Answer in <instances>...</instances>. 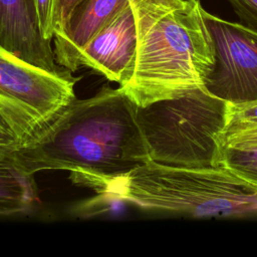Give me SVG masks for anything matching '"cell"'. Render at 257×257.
Returning a JSON list of instances; mask_svg holds the SVG:
<instances>
[{
  "label": "cell",
  "instance_id": "cell-1",
  "mask_svg": "<svg viewBox=\"0 0 257 257\" xmlns=\"http://www.w3.org/2000/svg\"><path fill=\"white\" fill-rule=\"evenodd\" d=\"M137 106L120 87L105 84L88 98L74 97L39 138L13 155L33 176L41 171L126 173L150 161Z\"/></svg>",
  "mask_w": 257,
  "mask_h": 257
},
{
  "label": "cell",
  "instance_id": "cell-2",
  "mask_svg": "<svg viewBox=\"0 0 257 257\" xmlns=\"http://www.w3.org/2000/svg\"><path fill=\"white\" fill-rule=\"evenodd\" d=\"M134 6L136 65L132 79L118 87L146 106L205 86L216 57L200 0H142Z\"/></svg>",
  "mask_w": 257,
  "mask_h": 257
},
{
  "label": "cell",
  "instance_id": "cell-3",
  "mask_svg": "<svg viewBox=\"0 0 257 257\" xmlns=\"http://www.w3.org/2000/svg\"><path fill=\"white\" fill-rule=\"evenodd\" d=\"M69 179L95 193L90 207L118 201L193 218H257V186L225 166L180 168L150 160L118 175L69 173Z\"/></svg>",
  "mask_w": 257,
  "mask_h": 257
},
{
  "label": "cell",
  "instance_id": "cell-4",
  "mask_svg": "<svg viewBox=\"0 0 257 257\" xmlns=\"http://www.w3.org/2000/svg\"><path fill=\"white\" fill-rule=\"evenodd\" d=\"M226 107L205 86L137 106L150 160L180 168L223 166Z\"/></svg>",
  "mask_w": 257,
  "mask_h": 257
},
{
  "label": "cell",
  "instance_id": "cell-5",
  "mask_svg": "<svg viewBox=\"0 0 257 257\" xmlns=\"http://www.w3.org/2000/svg\"><path fill=\"white\" fill-rule=\"evenodd\" d=\"M77 77L51 73L20 60L0 45V119L19 148L30 144L74 98Z\"/></svg>",
  "mask_w": 257,
  "mask_h": 257
},
{
  "label": "cell",
  "instance_id": "cell-6",
  "mask_svg": "<svg viewBox=\"0 0 257 257\" xmlns=\"http://www.w3.org/2000/svg\"><path fill=\"white\" fill-rule=\"evenodd\" d=\"M216 62L205 87L213 95L228 102L257 99V31L224 20L206 10Z\"/></svg>",
  "mask_w": 257,
  "mask_h": 257
},
{
  "label": "cell",
  "instance_id": "cell-7",
  "mask_svg": "<svg viewBox=\"0 0 257 257\" xmlns=\"http://www.w3.org/2000/svg\"><path fill=\"white\" fill-rule=\"evenodd\" d=\"M138 48V21L134 4L96 33L79 51L76 68L87 67L119 86L133 77Z\"/></svg>",
  "mask_w": 257,
  "mask_h": 257
},
{
  "label": "cell",
  "instance_id": "cell-8",
  "mask_svg": "<svg viewBox=\"0 0 257 257\" xmlns=\"http://www.w3.org/2000/svg\"><path fill=\"white\" fill-rule=\"evenodd\" d=\"M0 45L36 68L56 74L69 71L57 64L52 41L43 37L33 0H0Z\"/></svg>",
  "mask_w": 257,
  "mask_h": 257
},
{
  "label": "cell",
  "instance_id": "cell-9",
  "mask_svg": "<svg viewBox=\"0 0 257 257\" xmlns=\"http://www.w3.org/2000/svg\"><path fill=\"white\" fill-rule=\"evenodd\" d=\"M135 0H82L53 36L55 60L74 72L76 58L86 43Z\"/></svg>",
  "mask_w": 257,
  "mask_h": 257
},
{
  "label": "cell",
  "instance_id": "cell-10",
  "mask_svg": "<svg viewBox=\"0 0 257 257\" xmlns=\"http://www.w3.org/2000/svg\"><path fill=\"white\" fill-rule=\"evenodd\" d=\"M12 151L0 149V216L27 213L38 200L34 176L20 166Z\"/></svg>",
  "mask_w": 257,
  "mask_h": 257
},
{
  "label": "cell",
  "instance_id": "cell-11",
  "mask_svg": "<svg viewBox=\"0 0 257 257\" xmlns=\"http://www.w3.org/2000/svg\"><path fill=\"white\" fill-rule=\"evenodd\" d=\"M223 166L257 186V146L241 149L224 147Z\"/></svg>",
  "mask_w": 257,
  "mask_h": 257
},
{
  "label": "cell",
  "instance_id": "cell-12",
  "mask_svg": "<svg viewBox=\"0 0 257 257\" xmlns=\"http://www.w3.org/2000/svg\"><path fill=\"white\" fill-rule=\"evenodd\" d=\"M257 125V99L245 102H228L224 135ZM223 135V136H224Z\"/></svg>",
  "mask_w": 257,
  "mask_h": 257
},
{
  "label": "cell",
  "instance_id": "cell-13",
  "mask_svg": "<svg viewBox=\"0 0 257 257\" xmlns=\"http://www.w3.org/2000/svg\"><path fill=\"white\" fill-rule=\"evenodd\" d=\"M60 0H33L39 29L44 38L52 41L58 24Z\"/></svg>",
  "mask_w": 257,
  "mask_h": 257
},
{
  "label": "cell",
  "instance_id": "cell-14",
  "mask_svg": "<svg viewBox=\"0 0 257 257\" xmlns=\"http://www.w3.org/2000/svg\"><path fill=\"white\" fill-rule=\"evenodd\" d=\"M239 17L241 24L257 31V0H226Z\"/></svg>",
  "mask_w": 257,
  "mask_h": 257
},
{
  "label": "cell",
  "instance_id": "cell-15",
  "mask_svg": "<svg viewBox=\"0 0 257 257\" xmlns=\"http://www.w3.org/2000/svg\"><path fill=\"white\" fill-rule=\"evenodd\" d=\"M223 145L226 148H249L257 146V125L223 136Z\"/></svg>",
  "mask_w": 257,
  "mask_h": 257
},
{
  "label": "cell",
  "instance_id": "cell-16",
  "mask_svg": "<svg viewBox=\"0 0 257 257\" xmlns=\"http://www.w3.org/2000/svg\"><path fill=\"white\" fill-rule=\"evenodd\" d=\"M82 0H60L59 4V16H58V24L56 27L57 31L62 25L67 21L69 16L71 15L74 8L81 2ZM55 33V32H54Z\"/></svg>",
  "mask_w": 257,
  "mask_h": 257
},
{
  "label": "cell",
  "instance_id": "cell-17",
  "mask_svg": "<svg viewBox=\"0 0 257 257\" xmlns=\"http://www.w3.org/2000/svg\"><path fill=\"white\" fill-rule=\"evenodd\" d=\"M19 148V144L8 130V127L0 119V149L2 150H16Z\"/></svg>",
  "mask_w": 257,
  "mask_h": 257
},
{
  "label": "cell",
  "instance_id": "cell-18",
  "mask_svg": "<svg viewBox=\"0 0 257 257\" xmlns=\"http://www.w3.org/2000/svg\"><path fill=\"white\" fill-rule=\"evenodd\" d=\"M140 1H142V0H135V4L138 3V2H140Z\"/></svg>",
  "mask_w": 257,
  "mask_h": 257
}]
</instances>
